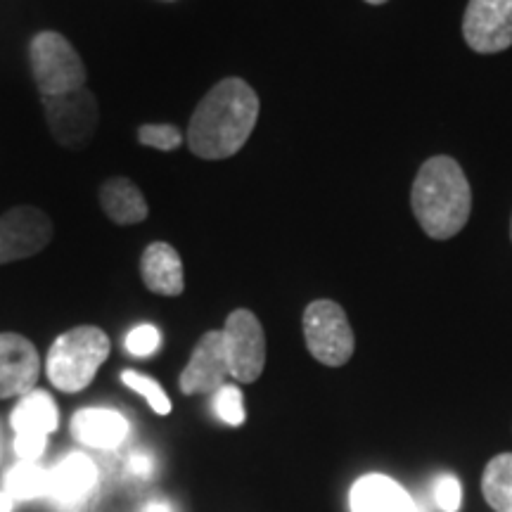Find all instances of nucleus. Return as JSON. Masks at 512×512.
Here are the masks:
<instances>
[{"label": "nucleus", "instance_id": "obj_1", "mask_svg": "<svg viewBox=\"0 0 512 512\" xmlns=\"http://www.w3.org/2000/svg\"><path fill=\"white\" fill-rule=\"evenodd\" d=\"M259 119V98L242 79H223L204 95L188 126V145L202 159L242 150Z\"/></svg>", "mask_w": 512, "mask_h": 512}, {"label": "nucleus", "instance_id": "obj_2", "mask_svg": "<svg viewBox=\"0 0 512 512\" xmlns=\"http://www.w3.org/2000/svg\"><path fill=\"white\" fill-rule=\"evenodd\" d=\"M411 204L415 219L432 240L458 235L470 219L472 190L456 159H427L415 176Z\"/></svg>", "mask_w": 512, "mask_h": 512}, {"label": "nucleus", "instance_id": "obj_3", "mask_svg": "<svg viewBox=\"0 0 512 512\" xmlns=\"http://www.w3.org/2000/svg\"><path fill=\"white\" fill-rule=\"evenodd\" d=\"M110 356V337L93 325H81L55 339L48 351V380L64 394L86 389Z\"/></svg>", "mask_w": 512, "mask_h": 512}, {"label": "nucleus", "instance_id": "obj_4", "mask_svg": "<svg viewBox=\"0 0 512 512\" xmlns=\"http://www.w3.org/2000/svg\"><path fill=\"white\" fill-rule=\"evenodd\" d=\"M31 72L36 86L46 95H62L86 83V67L67 38L55 31H43L31 41Z\"/></svg>", "mask_w": 512, "mask_h": 512}, {"label": "nucleus", "instance_id": "obj_5", "mask_svg": "<svg viewBox=\"0 0 512 512\" xmlns=\"http://www.w3.org/2000/svg\"><path fill=\"white\" fill-rule=\"evenodd\" d=\"M304 339L311 356L323 366H344L354 356L356 339L347 313L330 299H318L306 306Z\"/></svg>", "mask_w": 512, "mask_h": 512}, {"label": "nucleus", "instance_id": "obj_6", "mask_svg": "<svg viewBox=\"0 0 512 512\" xmlns=\"http://www.w3.org/2000/svg\"><path fill=\"white\" fill-rule=\"evenodd\" d=\"M221 332L230 377L245 384L259 380L266 366V337L259 318L252 311L238 309L230 313Z\"/></svg>", "mask_w": 512, "mask_h": 512}, {"label": "nucleus", "instance_id": "obj_7", "mask_svg": "<svg viewBox=\"0 0 512 512\" xmlns=\"http://www.w3.org/2000/svg\"><path fill=\"white\" fill-rule=\"evenodd\" d=\"M50 133L60 145L83 147L98 126V102L88 88L43 98Z\"/></svg>", "mask_w": 512, "mask_h": 512}, {"label": "nucleus", "instance_id": "obj_8", "mask_svg": "<svg viewBox=\"0 0 512 512\" xmlns=\"http://www.w3.org/2000/svg\"><path fill=\"white\" fill-rule=\"evenodd\" d=\"M465 43L475 53L494 55L512 46V0H470L463 17Z\"/></svg>", "mask_w": 512, "mask_h": 512}, {"label": "nucleus", "instance_id": "obj_9", "mask_svg": "<svg viewBox=\"0 0 512 512\" xmlns=\"http://www.w3.org/2000/svg\"><path fill=\"white\" fill-rule=\"evenodd\" d=\"M53 238V223L41 209L17 207L0 216V264L27 259Z\"/></svg>", "mask_w": 512, "mask_h": 512}, {"label": "nucleus", "instance_id": "obj_10", "mask_svg": "<svg viewBox=\"0 0 512 512\" xmlns=\"http://www.w3.org/2000/svg\"><path fill=\"white\" fill-rule=\"evenodd\" d=\"M41 356L27 337L15 332L0 335V399L34 392Z\"/></svg>", "mask_w": 512, "mask_h": 512}, {"label": "nucleus", "instance_id": "obj_11", "mask_svg": "<svg viewBox=\"0 0 512 512\" xmlns=\"http://www.w3.org/2000/svg\"><path fill=\"white\" fill-rule=\"evenodd\" d=\"M228 358L223 347V332L211 330L202 335L192 351L190 363L181 373V392L183 394H216L226 384Z\"/></svg>", "mask_w": 512, "mask_h": 512}, {"label": "nucleus", "instance_id": "obj_12", "mask_svg": "<svg viewBox=\"0 0 512 512\" xmlns=\"http://www.w3.org/2000/svg\"><path fill=\"white\" fill-rule=\"evenodd\" d=\"M351 512H430L425 501L408 494L387 475H366L351 486Z\"/></svg>", "mask_w": 512, "mask_h": 512}, {"label": "nucleus", "instance_id": "obj_13", "mask_svg": "<svg viewBox=\"0 0 512 512\" xmlns=\"http://www.w3.org/2000/svg\"><path fill=\"white\" fill-rule=\"evenodd\" d=\"M98 482V467L83 453H69L50 470V498L64 508H74L93 491Z\"/></svg>", "mask_w": 512, "mask_h": 512}, {"label": "nucleus", "instance_id": "obj_14", "mask_svg": "<svg viewBox=\"0 0 512 512\" xmlns=\"http://www.w3.org/2000/svg\"><path fill=\"white\" fill-rule=\"evenodd\" d=\"M72 432L81 444L112 451L128 437V420L112 408H81L72 418Z\"/></svg>", "mask_w": 512, "mask_h": 512}, {"label": "nucleus", "instance_id": "obj_15", "mask_svg": "<svg viewBox=\"0 0 512 512\" xmlns=\"http://www.w3.org/2000/svg\"><path fill=\"white\" fill-rule=\"evenodd\" d=\"M140 273H143L147 290L164 294V297H176L185 287L181 256L166 242H152L145 249L140 259Z\"/></svg>", "mask_w": 512, "mask_h": 512}, {"label": "nucleus", "instance_id": "obj_16", "mask_svg": "<svg viewBox=\"0 0 512 512\" xmlns=\"http://www.w3.org/2000/svg\"><path fill=\"white\" fill-rule=\"evenodd\" d=\"M100 204L105 214L110 216L114 223L121 226H131V223L145 221L147 216V202L138 185L128 178H112L102 185L100 190Z\"/></svg>", "mask_w": 512, "mask_h": 512}, {"label": "nucleus", "instance_id": "obj_17", "mask_svg": "<svg viewBox=\"0 0 512 512\" xmlns=\"http://www.w3.org/2000/svg\"><path fill=\"white\" fill-rule=\"evenodd\" d=\"M10 425L15 434L22 432H36V434H50L60 425V411L53 396L43 389H34V392L24 394L12 411Z\"/></svg>", "mask_w": 512, "mask_h": 512}, {"label": "nucleus", "instance_id": "obj_18", "mask_svg": "<svg viewBox=\"0 0 512 512\" xmlns=\"http://www.w3.org/2000/svg\"><path fill=\"white\" fill-rule=\"evenodd\" d=\"M5 494H10L15 501L50 496V470L38 465L36 460H19L5 475Z\"/></svg>", "mask_w": 512, "mask_h": 512}, {"label": "nucleus", "instance_id": "obj_19", "mask_svg": "<svg viewBox=\"0 0 512 512\" xmlns=\"http://www.w3.org/2000/svg\"><path fill=\"white\" fill-rule=\"evenodd\" d=\"M482 491L496 512H512V453H501L486 465Z\"/></svg>", "mask_w": 512, "mask_h": 512}, {"label": "nucleus", "instance_id": "obj_20", "mask_svg": "<svg viewBox=\"0 0 512 512\" xmlns=\"http://www.w3.org/2000/svg\"><path fill=\"white\" fill-rule=\"evenodd\" d=\"M121 382H124L128 389H133V392H138L140 396H143V399L150 403V408L157 415L171 413L169 396H166L162 384H159L157 380H152V377H147V375H140V373H136V370H124V373H121Z\"/></svg>", "mask_w": 512, "mask_h": 512}, {"label": "nucleus", "instance_id": "obj_21", "mask_svg": "<svg viewBox=\"0 0 512 512\" xmlns=\"http://www.w3.org/2000/svg\"><path fill=\"white\" fill-rule=\"evenodd\" d=\"M214 411L226 425L238 427L245 422V403H242V392L235 384H223L219 392L214 394Z\"/></svg>", "mask_w": 512, "mask_h": 512}, {"label": "nucleus", "instance_id": "obj_22", "mask_svg": "<svg viewBox=\"0 0 512 512\" xmlns=\"http://www.w3.org/2000/svg\"><path fill=\"white\" fill-rule=\"evenodd\" d=\"M138 138H140V143H143V145L155 147V150H162V152L178 150V147H181V143H183L181 131H178V128L171 126V124H145V126H140Z\"/></svg>", "mask_w": 512, "mask_h": 512}, {"label": "nucleus", "instance_id": "obj_23", "mask_svg": "<svg viewBox=\"0 0 512 512\" xmlns=\"http://www.w3.org/2000/svg\"><path fill=\"white\" fill-rule=\"evenodd\" d=\"M159 344H162V335H159V330L150 323L138 325V328H133L126 335V351L138 358L152 356L159 349Z\"/></svg>", "mask_w": 512, "mask_h": 512}, {"label": "nucleus", "instance_id": "obj_24", "mask_svg": "<svg viewBox=\"0 0 512 512\" xmlns=\"http://www.w3.org/2000/svg\"><path fill=\"white\" fill-rule=\"evenodd\" d=\"M432 501L441 512H458L463 491L460 482L453 475H439L432 484Z\"/></svg>", "mask_w": 512, "mask_h": 512}, {"label": "nucleus", "instance_id": "obj_25", "mask_svg": "<svg viewBox=\"0 0 512 512\" xmlns=\"http://www.w3.org/2000/svg\"><path fill=\"white\" fill-rule=\"evenodd\" d=\"M48 444V434H36V432H22L15 434V453L19 460H38L43 456Z\"/></svg>", "mask_w": 512, "mask_h": 512}, {"label": "nucleus", "instance_id": "obj_26", "mask_svg": "<svg viewBox=\"0 0 512 512\" xmlns=\"http://www.w3.org/2000/svg\"><path fill=\"white\" fill-rule=\"evenodd\" d=\"M152 470H155V460H152L150 453L138 451L128 458V472H133L136 477L147 479L152 475Z\"/></svg>", "mask_w": 512, "mask_h": 512}, {"label": "nucleus", "instance_id": "obj_27", "mask_svg": "<svg viewBox=\"0 0 512 512\" xmlns=\"http://www.w3.org/2000/svg\"><path fill=\"white\" fill-rule=\"evenodd\" d=\"M143 512H174V510H171V505L166 501H150L143 508Z\"/></svg>", "mask_w": 512, "mask_h": 512}, {"label": "nucleus", "instance_id": "obj_28", "mask_svg": "<svg viewBox=\"0 0 512 512\" xmlns=\"http://www.w3.org/2000/svg\"><path fill=\"white\" fill-rule=\"evenodd\" d=\"M12 505H15V498L0 491V512H12Z\"/></svg>", "mask_w": 512, "mask_h": 512}, {"label": "nucleus", "instance_id": "obj_29", "mask_svg": "<svg viewBox=\"0 0 512 512\" xmlns=\"http://www.w3.org/2000/svg\"><path fill=\"white\" fill-rule=\"evenodd\" d=\"M366 3H370V5H382V3H387V0H366Z\"/></svg>", "mask_w": 512, "mask_h": 512}, {"label": "nucleus", "instance_id": "obj_30", "mask_svg": "<svg viewBox=\"0 0 512 512\" xmlns=\"http://www.w3.org/2000/svg\"><path fill=\"white\" fill-rule=\"evenodd\" d=\"M510 238H512V221H510Z\"/></svg>", "mask_w": 512, "mask_h": 512}]
</instances>
